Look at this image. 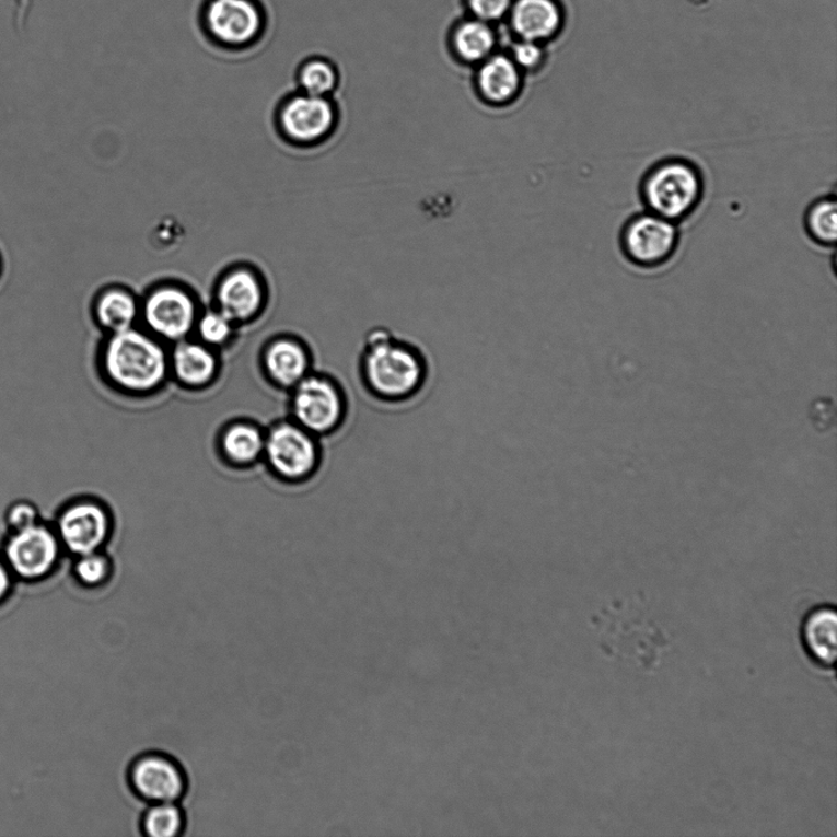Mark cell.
I'll return each instance as SVG.
<instances>
[{
  "mask_svg": "<svg viewBox=\"0 0 837 837\" xmlns=\"http://www.w3.org/2000/svg\"><path fill=\"white\" fill-rule=\"evenodd\" d=\"M474 69L473 90L476 98L488 108L505 109L523 97L526 75L514 60L497 50Z\"/></svg>",
  "mask_w": 837,
  "mask_h": 837,
  "instance_id": "11",
  "label": "cell"
},
{
  "mask_svg": "<svg viewBox=\"0 0 837 837\" xmlns=\"http://www.w3.org/2000/svg\"><path fill=\"white\" fill-rule=\"evenodd\" d=\"M218 311L234 324L252 321L261 310L263 288L255 275L239 270L224 278L218 290Z\"/></svg>",
  "mask_w": 837,
  "mask_h": 837,
  "instance_id": "19",
  "label": "cell"
},
{
  "mask_svg": "<svg viewBox=\"0 0 837 837\" xmlns=\"http://www.w3.org/2000/svg\"><path fill=\"white\" fill-rule=\"evenodd\" d=\"M39 515L32 503L19 502L10 507L7 513V524L12 531L23 530L38 524Z\"/></svg>",
  "mask_w": 837,
  "mask_h": 837,
  "instance_id": "29",
  "label": "cell"
},
{
  "mask_svg": "<svg viewBox=\"0 0 837 837\" xmlns=\"http://www.w3.org/2000/svg\"><path fill=\"white\" fill-rule=\"evenodd\" d=\"M467 15L489 24H498L507 20L514 0H463Z\"/></svg>",
  "mask_w": 837,
  "mask_h": 837,
  "instance_id": "28",
  "label": "cell"
},
{
  "mask_svg": "<svg viewBox=\"0 0 837 837\" xmlns=\"http://www.w3.org/2000/svg\"><path fill=\"white\" fill-rule=\"evenodd\" d=\"M290 392L291 420L315 437L339 433L349 420L350 396L332 374L312 371Z\"/></svg>",
  "mask_w": 837,
  "mask_h": 837,
  "instance_id": "4",
  "label": "cell"
},
{
  "mask_svg": "<svg viewBox=\"0 0 837 837\" xmlns=\"http://www.w3.org/2000/svg\"><path fill=\"white\" fill-rule=\"evenodd\" d=\"M507 54L526 77L540 73L548 60L546 45L527 39L514 38Z\"/></svg>",
  "mask_w": 837,
  "mask_h": 837,
  "instance_id": "26",
  "label": "cell"
},
{
  "mask_svg": "<svg viewBox=\"0 0 837 837\" xmlns=\"http://www.w3.org/2000/svg\"><path fill=\"white\" fill-rule=\"evenodd\" d=\"M263 369L274 385L291 391L313 371V354L302 341L274 340L265 347Z\"/></svg>",
  "mask_w": 837,
  "mask_h": 837,
  "instance_id": "17",
  "label": "cell"
},
{
  "mask_svg": "<svg viewBox=\"0 0 837 837\" xmlns=\"http://www.w3.org/2000/svg\"><path fill=\"white\" fill-rule=\"evenodd\" d=\"M140 315L151 335L172 344L188 339L199 316L191 295L172 286L150 293Z\"/></svg>",
  "mask_w": 837,
  "mask_h": 837,
  "instance_id": "9",
  "label": "cell"
},
{
  "mask_svg": "<svg viewBox=\"0 0 837 837\" xmlns=\"http://www.w3.org/2000/svg\"><path fill=\"white\" fill-rule=\"evenodd\" d=\"M236 324L220 311H209L198 316L196 328L199 341L217 350L226 346L233 338Z\"/></svg>",
  "mask_w": 837,
  "mask_h": 837,
  "instance_id": "25",
  "label": "cell"
},
{
  "mask_svg": "<svg viewBox=\"0 0 837 837\" xmlns=\"http://www.w3.org/2000/svg\"><path fill=\"white\" fill-rule=\"evenodd\" d=\"M10 588V577L7 567L0 563V600H2Z\"/></svg>",
  "mask_w": 837,
  "mask_h": 837,
  "instance_id": "30",
  "label": "cell"
},
{
  "mask_svg": "<svg viewBox=\"0 0 837 837\" xmlns=\"http://www.w3.org/2000/svg\"><path fill=\"white\" fill-rule=\"evenodd\" d=\"M219 446L229 464L248 467L263 458L265 432L251 422H233L228 425L220 434Z\"/></svg>",
  "mask_w": 837,
  "mask_h": 837,
  "instance_id": "20",
  "label": "cell"
},
{
  "mask_svg": "<svg viewBox=\"0 0 837 837\" xmlns=\"http://www.w3.org/2000/svg\"><path fill=\"white\" fill-rule=\"evenodd\" d=\"M112 533L114 519L109 510L95 500H81L69 505L58 520L60 544L77 556L101 553Z\"/></svg>",
  "mask_w": 837,
  "mask_h": 837,
  "instance_id": "10",
  "label": "cell"
},
{
  "mask_svg": "<svg viewBox=\"0 0 837 837\" xmlns=\"http://www.w3.org/2000/svg\"><path fill=\"white\" fill-rule=\"evenodd\" d=\"M356 364L364 394L384 406L415 402L431 377V363L422 347L385 326L364 335Z\"/></svg>",
  "mask_w": 837,
  "mask_h": 837,
  "instance_id": "1",
  "label": "cell"
},
{
  "mask_svg": "<svg viewBox=\"0 0 837 837\" xmlns=\"http://www.w3.org/2000/svg\"><path fill=\"white\" fill-rule=\"evenodd\" d=\"M95 313L101 328L108 334H116L135 328L140 307L130 293L111 290L101 295Z\"/></svg>",
  "mask_w": 837,
  "mask_h": 837,
  "instance_id": "21",
  "label": "cell"
},
{
  "mask_svg": "<svg viewBox=\"0 0 837 837\" xmlns=\"http://www.w3.org/2000/svg\"><path fill=\"white\" fill-rule=\"evenodd\" d=\"M60 540L54 530L36 524L13 531L5 547L10 568L24 579H38L53 570L60 555Z\"/></svg>",
  "mask_w": 837,
  "mask_h": 837,
  "instance_id": "12",
  "label": "cell"
},
{
  "mask_svg": "<svg viewBox=\"0 0 837 837\" xmlns=\"http://www.w3.org/2000/svg\"><path fill=\"white\" fill-rule=\"evenodd\" d=\"M199 24L211 44L241 50L257 45L267 34L268 14L261 0H204Z\"/></svg>",
  "mask_w": 837,
  "mask_h": 837,
  "instance_id": "5",
  "label": "cell"
},
{
  "mask_svg": "<svg viewBox=\"0 0 837 837\" xmlns=\"http://www.w3.org/2000/svg\"><path fill=\"white\" fill-rule=\"evenodd\" d=\"M801 648L816 669L834 671L837 652V612L834 604L806 611L800 626Z\"/></svg>",
  "mask_w": 837,
  "mask_h": 837,
  "instance_id": "15",
  "label": "cell"
},
{
  "mask_svg": "<svg viewBox=\"0 0 837 837\" xmlns=\"http://www.w3.org/2000/svg\"><path fill=\"white\" fill-rule=\"evenodd\" d=\"M75 574L81 583L88 586L104 584L111 574V561L101 553L79 556Z\"/></svg>",
  "mask_w": 837,
  "mask_h": 837,
  "instance_id": "27",
  "label": "cell"
},
{
  "mask_svg": "<svg viewBox=\"0 0 837 837\" xmlns=\"http://www.w3.org/2000/svg\"><path fill=\"white\" fill-rule=\"evenodd\" d=\"M644 210L682 223L696 213L706 197V177L696 162L681 156L652 163L639 182Z\"/></svg>",
  "mask_w": 837,
  "mask_h": 837,
  "instance_id": "3",
  "label": "cell"
},
{
  "mask_svg": "<svg viewBox=\"0 0 837 837\" xmlns=\"http://www.w3.org/2000/svg\"><path fill=\"white\" fill-rule=\"evenodd\" d=\"M263 461L282 481L303 484L314 477L322 466L321 438L305 431L291 418L277 422L265 432Z\"/></svg>",
  "mask_w": 837,
  "mask_h": 837,
  "instance_id": "6",
  "label": "cell"
},
{
  "mask_svg": "<svg viewBox=\"0 0 837 837\" xmlns=\"http://www.w3.org/2000/svg\"><path fill=\"white\" fill-rule=\"evenodd\" d=\"M618 242L623 257L632 267L656 270L675 258L681 244L679 224L642 210L623 223Z\"/></svg>",
  "mask_w": 837,
  "mask_h": 837,
  "instance_id": "7",
  "label": "cell"
},
{
  "mask_svg": "<svg viewBox=\"0 0 837 837\" xmlns=\"http://www.w3.org/2000/svg\"><path fill=\"white\" fill-rule=\"evenodd\" d=\"M803 228L816 246L834 248L837 240V199L835 194L816 198L805 209Z\"/></svg>",
  "mask_w": 837,
  "mask_h": 837,
  "instance_id": "23",
  "label": "cell"
},
{
  "mask_svg": "<svg viewBox=\"0 0 837 837\" xmlns=\"http://www.w3.org/2000/svg\"><path fill=\"white\" fill-rule=\"evenodd\" d=\"M507 23L514 38L547 45L563 30L566 13L559 0H514Z\"/></svg>",
  "mask_w": 837,
  "mask_h": 837,
  "instance_id": "14",
  "label": "cell"
},
{
  "mask_svg": "<svg viewBox=\"0 0 837 837\" xmlns=\"http://www.w3.org/2000/svg\"><path fill=\"white\" fill-rule=\"evenodd\" d=\"M499 37L493 24L466 16L452 26L447 48L456 63L475 68L497 53Z\"/></svg>",
  "mask_w": 837,
  "mask_h": 837,
  "instance_id": "18",
  "label": "cell"
},
{
  "mask_svg": "<svg viewBox=\"0 0 837 837\" xmlns=\"http://www.w3.org/2000/svg\"><path fill=\"white\" fill-rule=\"evenodd\" d=\"M101 364L109 384L129 395L154 394L171 376L166 347L136 328L108 335Z\"/></svg>",
  "mask_w": 837,
  "mask_h": 837,
  "instance_id": "2",
  "label": "cell"
},
{
  "mask_svg": "<svg viewBox=\"0 0 837 837\" xmlns=\"http://www.w3.org/2000/svg\"><path fill=\"white\" fill-rule=\"evenodd\" d=\"M130 782L140 799L152 803H176L187 782L178 764L161 754L139 758L130 769Z\"/></svg>",
  "mask_w": 837,
  "mask_h": 837,
  "instance_id": "13",
  "label": "cell"
},
{
  "mask_svg": "<svg viewBox=\"0 0 837 837\" xmlns=\"http://www.w3.org/2000/svg\"><path fill=\"white\" fill-rule=\"evenodd\" d=\"M170 372L182 386L190 391L204 390L217 381L219 354L199 340H182L170 353Z\"/></svg>",
  "mask_w": 837,
  "mask_h": 837,
  "instance_id": "16",
  "label": "cell"
},
{
  "mask_svg": "<svg viewBox=\"0 0 837 837\" xmlns=\"http://www.w3.org/2000/svg\"><path fill=\"white\" fill-rule=\"evenodd\" d=\"M341 109L334 97L300 93L283 106L281 125L288 137L300 144H321L338 130Z\"/></svg>",
  "mask_w": 837,
  "mask_h": 837,
  "instance_id": "8",
  "label": "cell"
},
{
  "mask_svg": "<svg viewBox=\"0 0 837 837\" xmlns=\"http://www.w3.org/2000/svg\"><path fill=\"white\" fill-rule=\"evenodd\" d=\"M183 826L185 818L175 803H155L142 819V829L151 837H175Z\"/></svg>",
  "mask_w": 837,
  "mask_h": 837,
  "instance_id": "24",
  "label": "cell"
},
{
  "mask_svg": "<svg viewBox=\"0 0 837 837\" xmlns=\"http://www.w3.org/2000/svg\"><path fill=\"white\" fill-rule=\"evenodd\" d=\"M301 93L334 97L341 84V73L332 59L323 56L305 58L298 69Z\"/></svg>",
  "mask_w": 837,
  "mask_h": 837,
  "instance_id": "22",
  "label": "cell"
}]
</instances>
